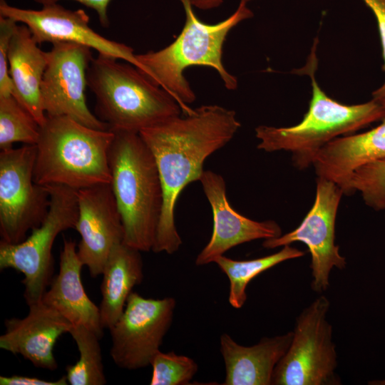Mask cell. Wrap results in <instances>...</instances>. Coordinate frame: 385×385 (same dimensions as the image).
I'll list each match as a JSON object with an SVG mask.
<instances>
[{"mask_svg": "<svg viewBox=\"0 0 385 385\" xmlns=\"http://www.w3.org/2000/svg\"><path fill=\"white\" fill-rule=\"evenodd\" d=\"M241 124L236 113L218 105H202L139 133L151 150L160 174L163 206L153 251L171 255L183 242L175 223L179 195L199 181L205 160L235 136Z\"/></svg>", "mask_w": 385, "mask_h": 385, "instance_id": "6da1fadb", "label": "cell"}, {"mask_svg": "<svg viewBox=\"0 0 385 385\" xmlns=\"http://www.w3.org/2000/svg\"><path fill=\"white\" fill-rule=\"evenodd\" d=\"M184 8L185 21L177 38L168 46L156 51L135 54L137 68L152 83L168 92L180 105L183 114L192 108L195 93L185 77V70L191 66L215 69L228 90H235L238 82L222 63L223 45L230 31L241 21L253 16L246 4L240 1L236 11L225 20L210 24L195 15L190 0H178Z\"/></svg>", "mask_w": 385, "mask_h": 385, "instance_id": "7a4b0ae2", "label": "cell"}, {"mask_svg": "<svg viewBox=\"0 0 385 385\" xmlns=\"http://www.w3.org/2000/svg\"><path fill=\"white\" fill-rule=\"evenodd\" d=\"M317 42L315 38L307 64L295 72L308 74L312 81V98L302 120L291 127L259 125L255 128V135L260 140L258 149L289 151L293 164L299 169L312 165L318 151L336 138L385 118V105L381 101L373 98L361 104L344 105L321 89L314 76L318 64L315 53Z\"/></svg>", "mask_w": 385, "mask_h": 385, "instance_id": "3957f363", "label": "cell"}, {"mask_svg": "<svg viewBox=\"0 0 385 385\" xmlns=\"http://www.w3.org/2000/svg\"><path fill=\"white\" fill-rule=\"evenodd\" d=\"M109 150L110 185L124 228V243L153 251L163 206L155 158L140 133L113 132Z\"/></svg>", "mask_w": 385, "mask_h": 385, "instance_id": "277c9868", "label": "cell"}, {"mask_svg": "<svg viewBox=\"0 0 385 385\" xmlns=\"http://www.w3.org/2000/svg\"><path fill=\"white\" fill-rule=\"evenodd\" d=\"M98 54L87 70L97 117L113 132L139 133L183 113L179 103L130 63Z\"/></svg>", "mask_w": 385, "mask_h": 385, "instance_id": "5b68a950", "label": "cell"}, {"mask_svg": "<svg viewBox=\"0 0 385 385\" xmlns=\"http://www.w3.org/2000/svg\"><path fill=\"white\" fill-rule=\"evenodd\" d=\"M115 133L66 116H48L36 144L34 180L76 190L110 184L109 150Z\"/></svg>", "mask_w": 385, "mask_h": 385, "instance_id": "8992f818", "label": "cell"}, {"mask_svg": "<svg viewBox=\"0 0 385 385\" xmlns=\"http://www.w3.org/2000/svg\"><path fill=\"white\" fill-rule=\"evenodd\" d=\"M50 206L43 222L18 244L0 242V270L24 274V298L28 305L40 302L53 279L52 247L61 232L75 228L78 216L77 190L47 185Z\"/></svg>", "mask_w": 385, "mask_h": 385, "instance_id": "52a82bcc", "label": "cell"}, {"mask_svg": "<svg viewBox=\"0 0 385 385\" xmlns=\"http://www.w3.org/2000/svg\"><path fill=\"white\" fill-rule=\"evenodd\" d=\"M330 302L316 298L297 317L291 344L277 364L272 385H339L332 326L327 320Z\"/></svg>", "mask_w": 385, "mask_h": 385, "instance_id": "ba28073f", "label": "cell"}, {"mask_svg": "<svg viewBox=\"0 0 385 385\" xmlns=\"http://www.w3.org/2000/svg\"><path fill=\"white\" fill-rule=\"evenodd\" d=\"M36 145L0 153L1 241L18 244L38 227L50 206L47 186L34 180Z\"/></svg>", "mask_w": 385, "mask_h": 385, "instance_id": "9c48e42d", "label": "cell"}, {"mask_svg": "<svg viewBox=\"0 0 385 385\" xmlns=\"http://www.w3.org/2000/svg\"><path fill=\"white\" fill-rule=\"evenodd\" d=\"M175 306L173 297L145 298L131 292L123 312L109 328L110 354L117 366L136 370L150 365L171 326Z\"/></svg>", "mask_w": 385, "mask_h": 385, "instance_id": "30bf717a", "label": "cell"}, {"mask_svg": "<svg viewBox=\"0 0 385 385\" xmlns=\"http://www.w3.org/2000/svg\"><path fill=\"white\" fill-rule=\"evenodd\" d=\"M343 195V190L335 183L317 177L314 202L301 224L288 233L262 242L267 249L295 242L305 244L311 255V288L317 293L329 287L333 268L344 270L346 265V258L335 244V222Z\"/></svg>", "mask_w": 385, "mask_h": 385, "instance_id": "8fae6325", "label": "cell"}, {"mask_svg": "<svg viewBox=\"0 0 385 385\" xmlns=\"http://www.w3.org/2000/svg\"><path fill=\"white\" fill-rule=\"evenodd\" d=\"M47 64L41 85L43 110L48 116H66L91 128L109 130L86 104L87 70L91 48L57 42L46 52Z\"/></svg>", "mask_w": 385, "mask_h": 385, "instance_id": "7c38bea8", "label": "cell"}, {"mask_svg": "<svg viewBox=\"0 0 385 385\" xmlns=\"http://www.w3.org/2000/svg\"><path fill=\"white\" fill-rule=\"evenodd\" d=\"M0 16L26 25L38 44L67 42L83 45L102 54L124 60L138 68L132 47L100 35L93 30L83 9L72 11L58 3L43 5L39 10L24 9L0 0Z\"/></svg>", "mask_w": 385, "mask_h": 385, "instance_id": "4fadbf2b", "label": "cell"}, {"mask_svg": "<svg viewBox=\"0 0 385 385\" xmlns=\"http://www.w3.org/2000/svg\"><path fill=\"white\" fill-rule=\"evenodd\" d=\"M77 197V253L91 276L96 277L102 274L113 248L124 242L122 219L110 184L78 190Z\"/></svg>", "mask_w": 385, "mask_h": 385, "instance_id": "5bb4252c", "label": "cell"}, {"mask_svg": "<svg viewBox=\"0 0 385 385\" xmlns=\"http://www.w3.org/2000/svg\"><path fill=\"white\" fill-rule=\"evenodd\" d=\"M199 181L212 208L213 230L210 240L196 257V265L214 262L218 257L242 243L282 235V229L275 221H255L236 212L227 200L226 184L222 175L204 170Z\"/></svg>", "mask_w": 385, "mask_h": 385, "instance_id": "9a60e30c", "label": "cell"}, {"mask_svg": "<svg viewBox=\"0 0 385 385\" xmlns=\"http://www.w3.org/2000/svg\"><path fill=\"white\" fill-rule=\"evenodd\" d=\"M24 318L4 321L0 348L21 355L36 367L54 371L58 367L53 348L58 339L69 333L73 324L54 308L40 302L29 305Z\"/></svg>", "mask_w": 385, "mask_h": 385, "instance_id": "2e32d148", "label": "cell"}, {"mask_svg": "<svg viewBox=\"0 0 385 385\" xmlns=\"http://www.w3.org/2000/svg\"><path fill=\"white\" fill-rule=\"evenodd\" d=\"M83 266L76 242L64 238L58 273L53 277L41 301L57 310L73 326L82 325L101 339L104 328L99 307L85 292L81 278Z\"/></svg>", "mask_w": 385, "mask_h": 385, "instance_id": "e0dca14e", "label": "cell"}, {"mask_svg": "<svg viewBox=\"0 0 385 385\" xmlns=\"http://www.w3.org/2000/svg\"><path fill=\"white\" fill-rule=\"evenodd\" d=\"M385 105V99L379 100ZM385 158V118L376 128L356 135H343L327 143L316 154L317 177L335 183L349 195V181L357 168Z\"/></svg>", "mask_w": 385, "mask_h": 385, "instance_id": "ac0fdd59", "label": "cell"}, {"mask_svg": "<svg viewBox=\"0 0 385 385\" xmlns=\"http://www.w3.org/2000/svg\"><path fill=\"white\" fill-rule=\"evenodd\" d=\"M293 331L282 335L262 337L256 344H237L229 334L220 339L225 378L223 385H271L274 370L287 352Z\"/></svg>", "mask_w": 385, "mask_h": 385, "instance_id": "d6986e66", "label": "cell"}, {"mask_svg": "<svg viewBox=\"0 0 385 385\" xmlns=\"http://www.w3.org/2000/svg\"><path fill=\"white\" fill-rule=\"evenodd\" d=\"M37 44L29 29L23 24H17L10 41L8 63L14 86L13 96L41 126L46 120L41 85L46 68L47 56Z\"/></svg>", "mask_w": 385, "mask_h": 385, "instance_id": "ffe728a7", "label": "cell"}, {"mask_svg": "<svg viewBox=\"0 0 385 385\" xmlns=\"http://www.w3.org/2000/svg\"><path fill=\"white\" fill-rule=\"evenodd\" d=\"M143 270L140 251L124 242L113 248L102 272L98 307L103 328H111L120 317L133 289L142 282Z\"/></svg>", "mask_w": 385, "mask_h": 385, "instance_id": "44dd1931", "label": "cell"}, {"mask_svg": "<svg viewBox=\"0 0 385 385\" xmlns=\"http://www.w3.org/2000/svg\"><path fill=\"white\" fill-rule=\"evenodd\" d=\"M304 252L290 245L270 255L249 260H235L224 255L215 263L226 274L230 282L228 301L235 309H240L247 300L246 289L250 282L262 272L284 261L304 256Z\"/></svg>", "mask_w": 385, "mask_h": 385, "instance_id": "7402d4cb", "label": "cell"}, {"mask_svg": "<svg viewBox=\"0 0 385 385\" xmlns=\"http://www.w3.org/2000/svg\"><path fill=\"white\" fill-rule=\"evenodd\" d=\"M69 334L77 345L80 357L66 369L68 382L71 385L106 384L101 338L82 325L73 326Z\"/></svg>", "mask_w": 385, "mask_h": 385, "instance_id": "603a6c76", "label": "cell"}, {"mask_svg": "<svg viewBox=\"0 0 385 385\" xmlns=\"http://www.w3.org/2000/svg\"><path fill=\"white\" fill-rule=\"evenodd\" d=\"M40 125L14 96L0 97V149L9 150L15 143L36 145Z\"/></svg>", "mask_w": 385, "mask_h": 385, "instance_id": "cb8c5ba5", "label": "cell"}, {"mask_svg": "<svg viewBox=\"0 0 385 385\" xmlns=\"http://www.w3.org/2000/svg\"><path fill=\"white\" fill-rule=\"evenodd\" d=\"M359 191L366 205L385 210V158L355 169L349 181V195Z\"/></svg>", "mask_w": 385, "mask_h": 385, "instance_id": "d4e9b609", "label": "cell"}, {"mask_svg": "<svg viewBox=\"0 0 385 385\" xmlns=\"http://www.w3.org/2000/svg\"><path fill=\"white\" fill-rule=\"evenodd\" d=\"M150 385H188L198 370L190 357L159 351L153 358Z\"/></svg>", "mask_w": 385, "mask_h": 385, "instance_id": "484cf974", "label": "cell"}, {"mask_svg": "<svg viewBox=\"0 0 385 385\" xmlns=\"http://www.w3.org/2000/svg\"><path fill=\"white\" fill-rule=\"evenodd\" d=\"M17 22L0 16V97L12 95L13 83L9 73L8 52Z\"/></svg>", "mask_w": 385, "mask_h": 385, "instance_id": "4316f807", "label": "cell"}, {"mask_svg": "<svg viewBox=\"0 0 385 385\" xmlns=\"http://www.w3.org/2000/svg\"><path fill=\"white\" fill-rule=\"evenodd\" d=\"M373 11L378 24L384 58L383 70L385 71V0H363ZM374 99H385V81L381 87L372 93Z\"/></svg>", "mask_w": 385, "mask_h": 385, "instance_id": "83f0119b", "label": "cell"}, {"mask_svg": "<svg viewBox=\"0 0 385 385\" xmlns=\"http://www.w3.org/2000/svg\"><path fill=\"white\" fill-rule=\"evenodd\" d=\"M42 5L58 3L61 0H34ZM77 1L93 10H94L99 19V22L103 27H108L109 19L108 16V8L111 0H72Z\"/></svg>", "mask_w": 385, "mask_h": 385, "instance_id": "f1b7e54d", "label": "cell"}, {"mask_svg": "<svg viewBox=\"0 0 385 385\" xmlns=\"http://www.w3.org/2000/svg\"><path fill=\"white\" fill-rule=\"evenodd\" d=\"M68 381L66 376L56 381H47L37 377L21 375L10 376H1V385H66Z\"/></svg>", "mask_w": 385, "mask_h": 385, "instance_id": "f546056e", "label": "cell"}, {"mask_svg": "<svg viewBox=\"0 0 385 385\" xmlns=\"http://www.w3.org/2000/svg\"><path fill=\"white\" fill-rule=\"evenodd\" d=\"M192 5L202 10H208L220 6L223 0H190ZM252 0H241L247 3Z\"/></svg>", "mask_w": 385, "mask_h": 385, "instance_id": "4dcf8cb0", "label": "cell"}, {"mask_svg": "<svg viewBox=\"0 0 385 385\" xmlns=\"http://www.w3.org/2000/svg\"><path fill=\"white\" fill-rule=\"evenodd\" d=\"M368 384L369 385H385V378L383 379L369 381L368 382Z\"/></svg>", "mask_w": 385, "mask_h": 385, "instance_id": "1f68e13d", "label": "cell"}]
</instances>
